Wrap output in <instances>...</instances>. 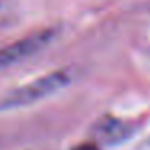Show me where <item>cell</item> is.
Returning a JSON list of instances; mask_svg holds the SVG:
<instances>
[{"instance_id": "obj_1", "label": "cell", "mask_w": 150, "mask_h": 150, "mask_svg": "<svg viewBox=\"0 0 150 150\" xmlns=\"http://www.w3.org/2000/svg\"><path fill=\"white\" fill-rule=\"evenodd\" d=\"M71 79L73 76L68 69H57L49 74L33 79L28 84L18 86L16 89L0 97V113L37 103V102L68 87L71 84Z\"/></svg>"}, {"instance_id": "obj_2", "label": "cell", "mask_w": 150, "mask_h": 150, "mask_svg": "<svg viewBox=\"0 0 150 150\" xmlns=\"http://www.w3.org/2000/svg\"><path fill=\"white\" fill-rule=\"evenodd\" d=\"M58 28L50 26L28 34L21 39L8 44V45L0 47V71L10 68L13 65H18V63H23L28 58L37 55L45 47H49L58 37Z\"/></svg>"}, {"instance_id": "obj_5", "label": "cell", "mask_w": 150, "mask_h": 150, "mask_svg": "<svg viewBox=\"0 0 150 150\" xmlns=\"http://www.w3.org/2000/svg\"><path fill=\"white\" fill-rule=\"evenodd\" d=\"M73 150H100V145H98L97 142H86V144H79V145H76Z\"/></svg>"}, {"instance_id": "obj_4", "label": "cell", "mask_w": 150, "mask_h": 150, "mask_svg": "<svg viewBox=\"0 0 150 150\" xmlns=\"http://www.w3.org/2000/svg\"><path fill=\"white\" fill-rule=\"evenodd\" d=\"M20 18L18 5L15 0H0V29L15 24Z\"/></svg>"}, {"instance_id": "obj_3", "label": "cell", "mask_w": 150, "mask_h": 150, "mask_svg": "<svg viewBox=\"0 0 150 150\" xmlns=\"http://www.w3.org/2000/svg\"><path fill=\"white\" fill-rule=\"evenodd\" d=\"M136 131V124L123 118L105 115L94 123L91 136L98 145H118L127 140Z\"/></svg>"}, {"instance_id": "obj_6", "label": "cell", "mask_w": 150, "mask_h": 150, "mask_svg": "<svg viewBox=\"0 0 150 150\" xmlns=\"http://www.w3.org/2000/svg\"><path fill=\"white\" fill-rule=\"evenodd\" d=\"M136 150H150V137H147L144 142H140Z\"/></svg>"}]
</instances>
